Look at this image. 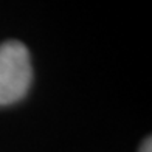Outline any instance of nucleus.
<instances>
[{
  "label": "nucleus",
  "instance_id": "1",
  "mask_svg": "<svg viewBox=\"0 0 152 152\" xmlns=\"http://www.w3.org/2000/svg\"><path fill=\"white\" fill-rule=\"evenodd\" d=\"M33 79L30 51L19 40L0 45V106L17 102L26 95Z\"/></svg>",
  "mask_w": 152,
  "mask_h": 152
},
{
  "label": "nucleus",
  "instance_id": "2",
  "mask_svg": "<svg viewBox=\"0 0 152 152\" xmlns=\"http://www.w3.org/2000/svg\"><path fill=\"white\" fill-rule=\"evenodd\" d=\"M138 152H152V141H151V137L144 138V141L141 143L140 151H138Z\"/></svg>",
  "mask_w": 152,
  "mask_h": 152
}]
</instances>
